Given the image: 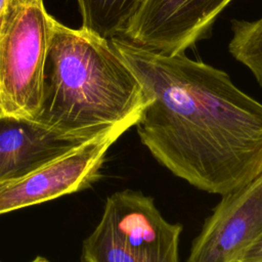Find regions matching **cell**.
Returning <instances> with one entry per match:
<instances>
[{"mask_svg":"<svg viewBox=\"0 0 262 262\" xmlns=\"http://www.w3.org/2000/svg\"><path fill=\"white\" fill-rule=\"evenodd\" d=\"M111 44L150 98L141 143L175 176L224 195L262 174V103L222 70L117 36Z\"/></svg>","mask_w":262,"mask_h":262,"instance_id":"cell-1","label":"cell"},{"mask_svg":"<svg viewBox=\"0 0 262 262\" xmlns=\"http://www.w3.org/2000/svg\"><path fill=\"white\" fill-rule=\"evenodd\" d=\"M150 98L108 39L51 20L44 95L36 121L66 133L94 136L138 120Z\"/></svg>","mask_w":262,"mask_h":262,"instance_id":"cell-2","label":"cell"},{"mask_svg":"<svg viewBox=\"0 0 262 262\" xmlns=\"http://www.w3.org/2000/svg\"><path fill=\"white\" fill-rule=\"evenodd\" d=\"M182 225L168 222L154 199L125 189L107 196L95 229L83 243L82 262H179Z\"/></svg>","mask_w":262,"mask_h":262,"instance_id":"cell-3","label":"cell"},{"mask_svg":"<svg viewBox=\"0 0 262 262\" xmlns=\"http://www.w3.org/2000/svg\"><path fill=\"white\" fill-rule=\"evenodd\" d=\"M43 0H10L0 28V115L37 120L51 20Z\"/></svg>","mask_w":262,"mask_h":262,"instance_id":"cell-4","label":"cell"},{"mask_svg":"<svg viewBox=\"0 0 262 262\" xmlns=\"http://www.w3.org/2000/svg\"><path fill=\"white\" fill-rule=\"evenodd\" d=\"M138 120L112 126L29 174L0 183V215L89 187L100 176L110 147Z\"/></svg>","mask_w":262,"mask_h":262,"instance_id":"cell-5","label":"cell"},{"mask_svg":"<svg viewBox=\"0 0 262 262\" xmlns=\"http://www.w3.org/2000/svg\"><path fill=\"white\" fill-rule=\"evenodd\" d=\"M233 0H140L121 36L166 54L183 53L211 35Z\"/></svg>","mask_w":262,"mask_h":262,"instance_id":"cell-6","label":"cell"},{"mask_svg":"<svg viewBox=\"0 0 262 262\" xmlns=\"http://www.w3.org/2000/svg\"><path fill=\"white\" fill-rule=\"evenodd\" d=\"M262 237V174L222 195L186 262H235Z\"/></svg>","mask_w":262,"mask_h":262,"instance_id":"cell-7","label":"cell"},{"mask_svg":"<svg viewBox=\"0 0 262 262\" xmlns=\"http://www.w3.org/2000/svg\"><path fill=\"white\" fill-rule=\"evenodd\" d=\"M91 137L61 132L36 120L0 115V183L29 174Z\"/></svg>","mask_w":262,"mask_h":262,"instance_id":"cell-8","label":"cell"},{"mask_svg":"<svg viewBox=\"0 0 262 262\" xmlns=\"http://www.w3.org/2000/svg\"><path fill=\"white\" fill-rule=\"evenodd\" d=\"M82 27L105 39L121 36L140 0H76Z\"/></svg>","mask_w":262,"mask_h":262,"instance_id":"cell-9","label":"cell"},{"mask_svg":"<svg viewBox=\"0 0 262 262\" xmlns=\"http://www.w3.org/2000/svg\"><path fill=\"white\" fill-rule=\"evenodd\" d=\"M229 53L246 66L262 87V17L255 20L232 19Z\"/></svg>","mask_w":262,"mask_h":262,"instance_id":"cell-10","label":"cell"},{"mask_svg":"<svg viewBox=\"0 0 262 262\" xmlns=\"http://www.w3.org/2000/svg\"><path fill=\"white\" fill-rule=\"evenodd\" d=\"M238 261L245 262H262V237H260Z\"/></svg>","mask_w":262,"mask_h":262,"instance_id":"cell-11","label":"cell"},{"mask_svg":"<svg viewBox=\"0 0 262 262\" xmlns=\"http://www.w3.org/2000/svg\"><path fill=\"white\" fill-rule=\"evenodd\" d=\"M9 1L10 0H0V28H1V25H2V21H3L6 9L8 7Z\"/></svg>","mask_w":262,"mask_h":262,"instance_id":"cell-12","label":"cell"},{"mask_svg":"<svg viewBox=\"0 0 262 262\" xmlns=\"http://www.w3.org/2000/svg\"><path fill=\"white\" fill-rule=\"evenodd\" d=\"M31 262H50L48 259L44 258V257H41V256H37L36 258H34Z\"/></svg>","mask_w":262,"mask_h":262,"instance_id":"cell-13","label":"cell"},{"mask_svg":"<svg viewBox=\"0 0 262 262\" xmlns=\"http://www.w3.org/2000/svg\"><path fill=\"white\" fill-rule=\"evenodd\" d=\"M235 262H245V261H235Z\"/></svg>","mask_w":262,"mask_h":262,"instance_id":"cell-14","label":"cell"}]
</instances>
